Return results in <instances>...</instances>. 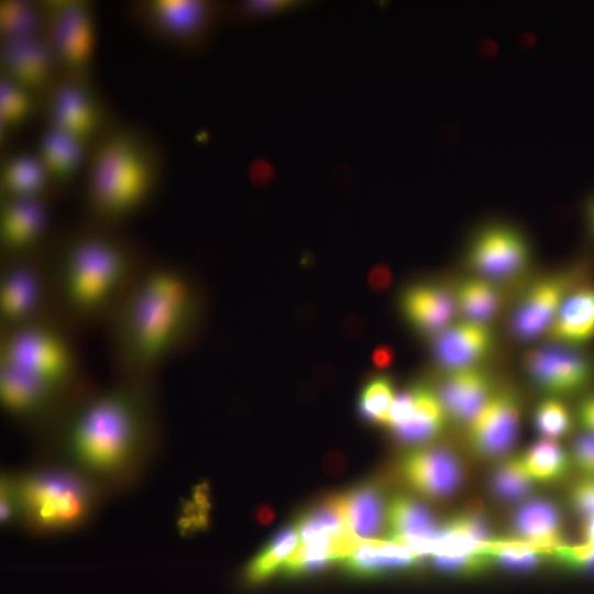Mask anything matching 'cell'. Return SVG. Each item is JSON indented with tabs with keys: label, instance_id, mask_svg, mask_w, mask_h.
Wrapping results in <instances>:
<instances>
[{
	"label": "cell",
	"instance_id": "1",
	"mask_svg": "<svg viewBox=\"0 0 594 594\" xmlns=\"http://www.w3.org/2000/svg\"><path fill=\"white\" fill-rule=\"evenodd\" d=\"M40 459L63 462L108 496L134 486L157 440L152 381L119 378L80 392L42 432Z\"/></svg>",
	"mask_w": 594,
	"mask_h": 594
},
{
	"label": "cell",
	"instance_id": "2",
	"mask_svg": "<svg viewBox=\"0 0 594 594\" xmlns=\"http://www.w3.org/2000/svg\"><path fill=\"white\" fill-rule=\"evenodd\" d=\"M198 309L196 287L184 271L146 263L108 319L119 378L152 381L190 336Z\"/></svg>",
	"mask_w": 594,
	"mask_h": 594
},
{
	"label": "cell",
	"instance_id": "3",
	"mask_svg": "<svg viewBox=\"0 0 594 594\" xmlns=\"http://www.w3.org/2000/svg\"><path fill=\"white\" fill-rule=\"evenodd\" d=\"M79 393L75 349L56 318L1 331L0 398L14 420L40 432Z\"/></svg>",
	"mask_w": 594,
	"mask_h": 594
},
{
	"label": "cell",
	"instance_id": "4",
	"mask_svg": "<svg viewBox=\"0 0 594 594\" xmlns=\"http://www.w3.org/2000/svg\"><path fill=\"white\" fill-rule=\"evenodd\" d=\"M54 310L78 326L108 321L146 264L114 229L88 223L50 252Z\"/></svg>",
	"mask_w": 594,
	"mask_h": 594
},
{
	"label": "cell",
	"instance_id": "5",
	"mask_svg": "<svg viewBox=\"0 0 594 594\" xmlns=\"http://www.w3.org/2000/svg\"><path fill=\"white\" fill-rule=\"evenodd\" d=\"M163 175L162 153L143 130L116 122L91 146L84 172L89 223L116 229L154 198Z\"/></svg>",
	"mask_w": 594,
	"mask_h": 594
},
{
	"label": "cell",
	"instance_id": "6",
	"mask_svg": "<svg viewBox=\"0 0 594 594\" xmlns=\"http://www.w3.org/2000/svg\"><path fill=\"white\" fill-rule=\"evenodd\" d=\"M14 498V525L35 536L86 526L109 497L90 477L56 460L40 459L18 472H4Z\"/></svg>",
	"mask_w": 594,
	"mask_h": 594
},
{
	"label": "cell",
	"instance_id": "7",
	"mask_svg": "<svg viewBox=\"0 0 594 594\" xmlns=\"http://www.w3.org/2000/svg\"><path fill=\"white\" fill-rule=\"evenodd\" d=\"M50 254L2 258L0 275L1 331L54 317ZM57 319V318H56Z\"/></svg>",
	"mask_w": 594,
	"mask_h": 594
},
{
	"label": "cell",
	"instance_id": "8",
	"mask_svg": "<svg viewBox=\"0 0 594 594\" xmlns=\"http://www.w3.org/2000/svg\"><path fill=\"white\" fill-rule=\"evenodd\" d=\"M296 526L299 543L284 564L289 573L314 571L344 560L361 541L350 529L344 495L323 499L299 517Z\"/></svg>",
	"mask_w": 594,
	"mask_h": 594
},
{
	"label": "cell",
	"instance_id": "9",
	"mask_svg": "<svg viewBox=\"0 0 594 594\" xmlns=\"http://www.w3.org/2000/svg\"><path fill=\"white\" fill-rule=\"evenodd\" d=\"M45 127L91 146L117 121L91 77L61 74L41 101Z\"/></svg>",
	"mask_w": 594,
	"mask_h": 594
},
{
	"label": "cell",
	"instance_id": "10",
	"mask_svg": "<svg viewBox=\"0 0 594 594\" xmlns=\"http://www.w3.org/2000/svg\"><path fill=\"white\" fill-rule=\"evenodd\" d=\"M47 42L61 74L91 77L97 43L95 6L86 0L41 1Z\"/></svg>",
	"mask_w": 594,
	"mask_h": 594
},
{
	"label": "cell",
	"instance_id": "11",
	"mask_svg": "<svg viewBox=\"0 0 594 594\" xmlns=\"http://www.w3.org/2000/svg\"><path fill=\"white\" fill-rule=\"evenodd\" d=\"M129 9L151 35L183 50L205 44L219 15L216 3L202 0H141Z\"/></svg>",
	"mask_w": 594,
	"mask_h": 594
},
{
	"label": "cell",
	"instance_id": "12",
	"mask_svg": "<svg viewBox=\"0 0 594 594\" xmlns=\"http://www.w3.org/2000/svg\"><path fill=\"white\" fill-rule=\"evenodd\" d=\"M491 542L490 525L474 503L440 527L431 557L440 570L475 573L494 562Z\"/></svg>",
	"mask_w": 594,
	"mask_h": 594
},
{
	"label": "cell",
	"instance_id": "13",
	"mask_svg": "<svg viewBox=\"0 0 594 594\" xmlns=\"http://www.w3.org/2000/svg\"><path fill=\"white\" fill-rule=\"evenodd\" d=\"M530 249L525 234L504 222L484 224L472 235L469 265L487 279H508L528 264Z\"/></svg>",
	"mask_w": 594,
	"mask_h": 594
},
{
	"label": "cell",
	"instance_id": "14",
	"mask_svg": "<svg viewBox=\"0 0 594 594\" xmlns=\"http://www.w3.org/2000/svg\"><path fill=\"white\" fill-rule=\"evenodd\" d=\"M51 224L48 198L0 199L2 258L43 251Z\"/></svg>",
	"mask_w": 594,
	"mask_h": 594
},
{
	"label": "cell",
	"instance_id": "15",
	"mask_svg": "<svg viewBox=\"0 0 594 594\" xmlns=\"http://www.w3.org/2000/svg\"><path fill=\"white\" fill-rule=\"evenodd\" d=\"M446 419L437 393L415 385L395 396L385 426L402 443L420 446L442 431Z\"/></svg>",
	"mask_w": 594,
	"mask_h": 594
},
{
	"label": "cell",
	"instance_id": "16",
	"mask_svg": "<svg viewBox=\"0 0 594 594\" xmlns=\"http://www.w3.org/2000/svg\"><path fill=\"white\" fill-rule=\"evenodd\" d=\"M0 70V78L28 90L41 101L61 75L44 36L1 42Z\"/></svg>",
	"mask_w": 594,
	"mask_h": 594
},
{
	"label": "cell",
	"instance_id": "17",
	"mask_svg": "<svg viewBox=\"0 0 594 594\" xmlns=\"http://www.w3.org/2000/svg\"><path fill=\"white\" fill-rule=\"evenodd\" d=\"M524 364L534 382L554 396L580 392L593 375L587 356L563 344L530 350L524 358Z\"/></svg>",
	"mask_w": 594,
	"mask_h": 594
},
{
	"label": "cell",
	"instance_id": "18",
	"mask_svg": "<svg viewBox=\"0 0 594 594\" xmlns=\"http://www.w3.org/2000/svg\"><path fill=\"white\" fill-rule=\"evenodd\" d=\"M519 426L516 394L509 389L494 393L468 425V442L480 457L506 455L514 447Z\"/></svg>",
	"mask_w": 594,
	"mask_h": 594
},
{
	"label": "cell",
	"instance_id": "19",
	"mask_svg": "<svg viewBox=\"0 0 594 594\" xmlns=\"http://www.w3.org/2000/svg\"><path fill=\"white\" fill-rule=\"evenodd\" d=\"M400 469L409 486L431 499L452 496L464 476L461 461L444 447L415 449L404 457Z\"/></svg>",
	"mask_w": 594,
	"mask_h": 594
},
{
	"label": "cell",
	"instance_id": "20",
	"mask_svg": "<svg viewBox=\"0 0 594 594\" xmlns=\"http://www.w3.org/2000/svg\"><path fill=\"white\" fill-rule=\"evenodd\" d=\"M576 285V276L560 273L532 284L519 299L510 319V330L520 340L548 332L563 300Z\"/></svg>",
	"mask_w": 594,
	"mask_h": 594
},
{
	"label": "cell",
	"instance_id": "21",
	"mask_svg": "<svg viewBox=\"0 0 594 594\" xmlns=\"http://www.w3.org/2000/svg\"><path fill=\"white\" fill-rule=\"evenodd\" d=\"M494 336L487 323L463 320L435 337L433 353L448 371L474 367L492 350Z\"/></svg>",
	"mask_w": 594,
	"mask_h": 594
},
{
	"label": "cell",
	"instance_id": "22",
	"mask_svg": "<svg viewBox=\"0 0 594 594\" xmlns=\"http://www.w3.org/2000/svg\"><path fill=\"white\" fill-rule=\"evenodd\" d=\"M389 540L404 544L420 558L431 556L440 530L433 514L409 496H396L387 505Z\"/></svg>",
	"mask_w": 594,
	"mask_h": 594
},
{
	"label": "cell",
	"instance_id": "23",
	"mask_svg": "<svg viewBox=\"0 0 594 594\" xmlns=\"http://www.w3.org/2000/svg\"><path fill=\"white\" fill-rule=\"evenodd\" d=\"M436 393L447 419L468 426L493 395L492 381L476 366L449 371Z\"/></svg>",
	"mask_w": 594,
	"mask_h": 594
},
{
	"label": "cell",
	"instance_id": "24",
	"mask_svg": "<svg viewBox=\"0 0 594 594\" xmlns=\"http://www.w3.org/2000/svg\"><path fill=\"white\" fill-rule=\"evenodd\" d=\"M34 151L57 190L69 187L84 176L90 146L67 133L45 127Z\"/></svg>",
	"mask_w": 594,
	"mask_h": 594
},
{
	"label": "cell",
	"instance_id": "25",
	"mask_svg": "<svg viewBox=\"0 0 594 594\" xmlns=\"http://www.w3.org/2000/svg\"><path fill=\"white\" fill-rule=\"evenodd\" d=\"M406 319L424 334L436 337L452 323L458 310L454 292L439 284H418L402 296Z\"/></svg>",
	"mask_w": 594,
	"mask_h": 594
},
{
	"label": "cell",
	"instance_id": "26",
	"mask_svg": "<svg viewBox=\"0 0 594 594\" xmlns=\"http://www.w3.org/2000/svg\"><path fill=\"white\" fill-rule=\"evenodd\" d=\"M55 190L51 178L35 151L8 154L1 161L0 197L51 198Z\"/></svg>",
	"mask_w": 594,
	"mask_h": 594
},
{
	"label": "cell",
	"instance_id": "27",
	"mask_svg": "<svg viewBox=\"0 0 594 594\" xmlns=\"http://www.w3.org/2000/svg\"><path fill=\"white\" fill-rule=\"evenodd\" d=\"M563 345H579L594 337V283L575 285L563 300L549 330Z\"/></svg>",
	"mask_w": 594,
	"mask_h": 594
},
{
	"label": "cell",
	"instance_id": "28",
	"mask_svg": "<svg viewBox=\"0 0 594 594\" xmlns=\"http://www.w3.org/2000/svg\"><path fill=\"white\" fill-rule=\"evenodd\" d=\"M513 530L516 539L547 554L565 546L560 512L549 501L537 499L524 504L513 518Z\"/></svg>",
	"mask_w": 594,
	"mask_h": 594
},
{
	"label": "cell",
	"instance_id": "29",
	"mask_svg": "<svg viewBox=\"0 0 594 594\" xmlns=\"http://www.w3.org/2000/svg\"><path fill=\"white\" fill-rule=\"evenodd\" d=\"M349 570L359 574H376L417 565L421 558L395 541L361 539L353 552L343 560Z\"/></svg>",
	"mask_w": 594,
	"mask_h": 594
},
{
	"label": "cell",
	"instance_id": "30",
	"mask_svg": "<svg viewBox=\"0 0 594 594\" xmlns=\"http://www.w3.org/2000/svg\"><path fill=\"white\" fill-rule=\"evenodd\" d=\"M344 499L352 532L361 539H377L387 526V506L381 486L362 484L344 495Z\"/></svg>",
	"mask_w": 594,
	"mask_h": 594
},
{
	"label": "cell",
	"instance_id": "31",
	"mask_svg": "<svg viewBox=\"0 0 594 594\" xmlns=\"http://www.w3.org/2000/svg\"><path fill=\"white\" fill-rule=\"evenodd\" d=\"M41 112V100L28 90L0 78V136H9L24 128Z\"/></svg>",
	"mask_w": 594,
	"mask_h": 594
},
{
	"label": "cell",
	"instance_id": "32",
	"mask_svg": "<svg viewBox=\"0 0 594 594\" xmlns=\"http://www.w3.org/2000/svg\"><path fill=\"white\" fill-rule=\"evenodd\" d=\"M44 25L45 18L41 1H1V42L43 36Z\"/></svg>",
	"mask_w": 594,
	"mask_h": 594
},
{
	"label": "cell",
	"instance_id": "33",
	"mask_svg": "<svg viewBox=\"0 0 594 594\" xmlns=\"http://www.w3.org/2000/svg\"><path fill=\"white\" fill-rule=\"evenodd\" d=\"M454 297L458 310L466 320L487 323L501 307V293L487 278H468L462 280Z\"/></svg>",
	"mask_w": 594,
	"mask_h": 594
},
{
	"label": "cell",
	"instance_id": "34",
	"mask_svg": "<svg viewBox=\"0 0 594 594\" xmlns=\"http://www.w3.org/2000/svg\"><path fill=\"white\" fill-rule=\"evenodd\" d=\"M299 543L297 526L279 531L245 566L243 579L249 584H258L268 579L294 553Z\"/></svg>",
	"mask_w": 594,
	"mask_h": 594
},
{
	"label": "cell",
	"instance_id": "35",
	"mask_svg": "<svg viewBox=\"0 0 594 594\" xmlns=\"http://www.w3.org/2000/svg\"><path fill=\"white\" fill-rule=\"evenodd\" d=\"M528 475L542 483L562 480L570 468V460L560 444L543 438L534 443L520 458Z\"/></svg>",
	"mask_w": 594,
	"mask_h": 594
},
{
	"label": "cell",
	"instance_id": "36",
	"mask_svg": "<svg viewBox=\"0 0 594 594\" xmlns=\"http://www.w3.org/2000/svg\"><path fill=\"white\" fill-rule=\"evenodd\" d=\"M532 479L526 472L520 458L504 461L493 473L491 488L504 502L526 498L532 491Z\"/></svg>",
	"mask_w": 594,
	"mask_h": 594
},
{
	"label": "cell",
	"instance_id": "37",
	"mask_svg": "<svg viewBox=\"0 0 594 594\" xmlns=\"http://www.w3.org/2000/svg\"><path fill=\"white\" fill-rule=\"evenodd\" d=\"M395 396L393 381L389 376L372 377L364 385L359 397L361 417L369 422L385 426Z\"/></svg>",
	"mask_w": 594,
	"mask_h": 594
},
{
	"label": "cell",
	"instance_id": "38",
	"mask_svg": "<svg viewBox=\"0 0 594 594\" xmlns=\"http://www.w3.org/2000/svg\"><path fill=\"white\" fill-rule=\"evenodd\" d=\"M488 551L494 562H499L506 568L517 571L535 568L546 553L518 539L492 541L488 544Z\"/></svg>",
	"mask_w": 594,
	"mask_h": 594
},
{
	"label": "cell",
	"instance_id": "39",
	"mask_svg": "<svg viewBox=\"0 0 594 594\" xmlns=\"http://www.w3.org/2000/svg\"><path fill=\"white\" fill-rule=\"evenodd\" d=\"M535 420L539 432L552 440L566 435L572 426L569 409L556 398H547L537 406Z\"/></svg>",
	"mask_w": 594,
	"mask_h": 594
},
{
	"label": "cell",
	"instance_id": "40",
	"mask_svg": "<svg viewBox=\"0 0 594 594\" xmlns=\"http://www.w3.org/2000/svg\"><path fill=\"white\" fill-rule=\"evenodd\" d=\"M552 556L570 568L594 571V544H565L556 549Z\"/></svg>",
	"mask_w": 594,
	"mask_h": 594
},
{
	"label": "cell",
	"instance_id": "41",
	"mask_svg": "<svg viewBox=\"0 0 594 594\" xmlns=\"http://www.w3.org/2000/svg\"><path fill=\"white\" fill-rule=\"evenodd\" d=\"M569 503L582 518L594 515V476H582L571 487Z\"/></svg>",
	"mask_w": 594,
	"mask_h": 594
},
{
	"label": "cell",
	"instance_id": "42",
	"mask_svg": "<svg viewBox=\"0 0 594 594\" xmlns=\"http://www.w3.org/2000/svg\"><path fill=\"white\" fill-rule=\"evenodd\" d=\"M571 461L583 476H594V433L586 432L575 439Z\"/></svg>",
	"mask_w": 594,
	"mask_h": 594
},
{
	"label": "cell",
	"instance_id": "43",
	"mask_svg": "<svg viewBox=\"0 0 594 594\" xmlns=\"http://www.w3.org/2000/svg\"><path fill=\"white\" fill-rule=\"evenodd\" d=\"M298 6L294 1H245L238 6V15L244 19L258 18L272 13L286 12Z\"/></svg>",
	"mask_w": 594,
	"mask_h": 594
},
{
	"label": "cell",
	"instance_id": "44",
	"mask_svg": "<svg viewBox=\"0 0 594 594\" xmlns=\"http://www.w3.org/2000/svg\"><path fill=\"white\" fill-rule=\"evenodd\" d=\"M579 418L584 429L590 433H594V394L581 402Z\"/></svg>",
	"mask_w": 594,
	"mask_h": 594
},
{
	"label": "cell",
	"instance_id": "45",
	"mask_svg": "<svg viewBox=\"0 0 594 594\" xmlns=\"http://www.w3.org/2000/svg\"><path fill=\"white\" fill-rule=\"evenodd\" d=\"M391 271L383 265L374 267L369 275V285L375 289H384L391 282Z\"/></svg>",
	"mask_w": 594,
	"mask_h": 594
},
{
	"label": "cell",
	"instance_id": "46",
	"mask_svg": "<svg viewBox=\"0 0 594 594\" xmlns=\"http://www.w3.org/2000/svg\"><path fill=\"white\" fill-rule=\"evenodd\" d=\"M393 358V350L386 345L376 348L372 355L373 363L377 367L388 366L392 363Z\"/></svg>",
	"mask_w": 594,
	"mask_h": 594
},
{
	"label": "cell",
	"instance_id": "47",
	"mask_svg": "<svg viewBox=\"0 0 594 594\" xmlns=\"http://www.w3.org/2000/svg\"><path fill=\"white\" fill-rule=\"evenodd\" d=\"M582 535L584 543L594 544V515L584 518Z\"/></svg>",
	"mask_w": 594,
	"mask_h": 594
},
{
	"label": "cell",
	"instance_id": "48",
	"mask_svg": "<svg viewBox=\"0 0 594 594\" xmlns=\"http://www.w3.org/2000/svg\"><path fill=\"white\" fill-rule=\"evenodd\" d=\"M326 469L329 473H334L340 471V468L343 465L342 457L340 454H332L329 457L324 463Z\"/></svg>",
	"mask_w": 594,
	"mask_h": 594
},
{
	"label": "cell",
	"instance_id": "49",
	"mask_svg": "<svg viewBox=\"0 0 594 594\" xmlns=\"http://www.w3.org/2000/svg\"><path fill=\"white\" fill-rule=\"evenodd\" d=\"M256 518L262 525L270 524L274 518V512L270 506H262L256 514Z\"/></svg>",
	"mask_w": 594,
	"mask_h": 594
},
{
	"label": "cell",
	"instance_id": "50",
	"mask_svg": "<svg viewBox=\"0 0 594 594\" xmlns=\"http://www.w3.org/2000/svg\"><path fill=\"white\" fill-rule=\"evenodd\" d=\"M586 220L588 229L594 235V196L588 200L586 206Z\"/></svg>",
	"mask_w": 594,
	"mask_h": 594
}]
</instances>
